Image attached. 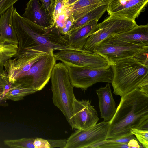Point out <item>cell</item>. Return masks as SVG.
Returning a JSON list of instances; mask_svg holds the SVG:
<instances>
[{"label": "cell", "mask_w": 148, "mask_h": 148, "mask_svg": "<svg viewBox=\"0 0 148 148\" xmlns=\"http://www.w3.org/2000/svg\"><path fill=\"white\" fill-rule=\"evenodd\" d=\"M57 60L65 64L94 69L106 68L110 66L107 60L101 55L83 49L59 51L54 53Z\"/></svg>", "instance_id": "cell-8"}, {"label": "cell", "mask_w": 148, "mask_h": 148, "mask_svg": "<svg viewBox=\"0 0 148 148\" xmlns=\"http://www.w3.org/2000/svg\"><path fill=\"white\" fill-rule=\"evenodd\" d=\"M127 143L128 148H140L141 147L136 139H131Z\"/></svg>", "instance_id": "cell-35"}, {"label": "cell", "mask_w": 148, "mask_h": 148, "mask_svg": "<svg viewBox=\"0 0 148 148\" xmlns=\"http://www.w3.org/2000/svg\"><path fill=\"white\" fill-rule=\"evenodd\" d=\"M65 65L73 87L86 90L98 82H112L113 73L111 66L106 68L94 69Z\"/></svg>", "instance_id": "cell-7"}, {"label": "cell", "mask_w": 148, "mask_h": 148, "mask_svg": "<svg viewBox=\"0 0 148 148\" xmlns=\"http://www.w3.org/2000/svg\"><path fill=\"white\" fill-rule=\"evenodd\" d=\"M18 0H0V16Z\"/></svg>", "instance_id": "cell-31"}, {"label": "cell", "mask_w": 148, "mask_h": 148, "mask_svg": "<svg viewBox=\"0 0 148 148\" xmlns=\"http://www.w3.org/2000/svg\"><path fill=\"white\" fill-rule=\"evenodd\" d=\"M66 0V1H67L68 0Z\"/></svg>", "instance_id": "cell-37"}, {"label": "cell", "mask_w": 148, "mask_h": 148, "mask_svg": "<svg viewBox=\"0 0 148 148\" xmlns=\"http://www.w3.org/2000/svg\"><path fill=\"white\" fill-rule=\"evenodd\" d=\"M34 144L35 148H50L48 140L41 138H35Z\"/></svg>", "instance_id": "cell-33"}, {"label": "cell", "mask_w": 148, "mask_h": 148, "mask_svg": "<svg viewBox=\"0 0 148 148\" xmlns=\"http://www.w3.org/2000/svg\"><path fill=\"white\" fill-rule=\"evenodd\" d=\"M35 138H23L16 139H6L5 145L10 148H35L34 144Z\"/></svg>", "instance_id": "cell-24"}, {"label": "cell", "mask_w": 148, "mask_h": 148, "mask_svg": "<svg viewBox=\"0 0 148 148\" xmlns=\"http://www.w3.org/2000/svg\"><path fill=\"white\" fill-rule=\"evenodd\" d=\"M36 92L32 86L30 77L25 76L18 78L11 83L5 97L7 100L17 101L23 100L25 96Z\"/></svg>", "instance_id": "cell-16"}, {"label": "cell", "mask_w": 148, "mask_h": 148, "mask_svg": "<svg viewBox=\"0 0 148 148\" xmlns=\"http://www.w3.org/2000/svg\"><path fill=\"white\" fill-rule=\"evenodd\" d=\"M148 95L138 88L121 97L109 121L106 139L128 136L132 128L148 130Z\"/></svg>", "instance_id": "cell-2"}, {"label": "cell", "mask_w": 148, "mask_h": 148, "mask_svg": "<svg viewBox=\"0 0 148 148\" xmlns=\"http://www.w3.org/2000/svg\"><path fill=\"white\" fill-rule=\"evenodd\" d=\"M128 148L127 143L109 142L99 145L97 148Z\"/></svg>", "instance_id": "cell-30"}, {"label": "cell", "mask_w": 148, "mask_h": 148, "mask_svg": "<svg viewBox=\"0 0 148 148\" xmlns=\"http://www.w3.org/2000/svg\"><path fill=\"white\" fill-rule=\"evenodd\" d=\"M109 122L103 121L85 130H77L66 140L65 148H88L106 139Z\"/></svg>", "instance_id": "cell-9"}, {"label": "cell", "mask_w": 148, "mask_h": 148, "mask_svg": "<svg viewBox=\"0 0 148 148\" xmlns=\"http://www.w3.org/2000/svg\"><path fill=\"white\" fill-rule=\"evenodd\" d=\"M72 112L74 129H88L96 125L99 120L96 110L88 100H79L75 98Z\"/></svg>", "instance_id": "cell-12"}, {"label": "cell", "mask_w": 148, "mask_h": 148, "mask_svg": "<svg viewBox=\"0 0 148 148\" xmlns=\"http://www.w3.org/2000/svg\"><path fill=\"white\" fill-rule=\"evenodd\" d=\"M130 132L131 134L136 136V139L141 144L143 147L148 148V130L132 128Z\"/></svg>", "instance_id": "cell-25"}, {"label": "cell", "mask_w": 148, "mask_h": 148, "mask_svg": "<svg viewBox=\"0 0 148 148\" xmlns=\"http://www.w3.org/2000/svg\"><path fill=\"white\" fill-rule=\"evenodd\" d=\"M12 6L0 16V40L18 45V41L12 25Z\"/></svg>", "instance_id": "cell-19"}, {"label": "cell", "mask_w": 148, "mask_h": 148, "mask_svg": "<svg viewBox=\"0 0 148 148\" xmlns=\"http://www.w3.org/2000/svg\"><path fill=\"white\" fill-rule=\"evenodd\" d=\"M66 139H48L50 148L59 147L65 148L66 143Z\"/></svg>", "instance_id": "cell-32"}, {"label": "cell", "mask_w": 148, "mask_h": 148, "mask_svg": "<svg viewBox=\"0 0 148 148\" xmlns=\"http://www.w3.org/2000/svg\"><path fill=\"white\" fill-rule=\"evenodd\" d=\"M56 61L53 51L51 50L40 58L27 71L21 75L19 77L29 76L31 78L33 88L36 91L41 90L51 79Z\"/></svg>", "instance_id": "cell-10"}, {"label": "cell", "mask_w": 148, "mask_h": 148, "mask_svg": "<svg viewBox=\"0 0 148 148\" xmlns=\"http://www.w3.org/2000/svg\"><path fill=\"white\" fill-rule=\"evenodd\" d=\"M148 51L143 53L135 57L140 62L148 66Z\"/></svg>", "instance_id": "cell-34"}, {"label": "cell", "mask_w": 148, "mask_h": 148, "mask_svg": "<svg viewBox=\"0 0 148 148\" xmlns=\"http://www.w3.org/2000/svg\"><path fill=\"white\" fill-rule=\"evenodd\" d=\"M66 1V0H56L52 18L54 23L60 11L65 7Z\"/></svg>", "instance_id": "cell-29"}, {"label": "cell", "mask_w": 148, "mask_h": 148, "mask_svg": "<svg viewBox=\"0 0 148 148\" xmlns=\"http://www.w3.org/2000/svg\"><path fill=\"white\" fill-rule=\"evenodd\" d=\"M98 21H92L72 32L67 36L69 45L75 49H83L88 38L95 31Z\"/></svg>", "instance_id": "cell-17"}, {"label": "cell", "mask_w": 148, "mask_h": 148, "mask_svg": "<svg viewBox=\"0 0 148 148\" xmlns=\"http://www.w3.org/2000/svg\"><path fill=\"white\" fill-rule=\"evenodd\" d=\"M108 5L107 4L99 6L77 19L74 22L71 32L92 21H98L106 11Z\"/></svg>", "instance_id": "cell-21"}, {"label": "cell", "mask_w": 148, "mask_h": 148, "mask_svg": "<svg viewBox=\"0 0 148 148\" xmlns=\"http://www.w3.org/2000/svg\"><path fill=\"white\" fill-rule=\"evenodd\" d=\"M51 79L53 103L62 113L72 129H74L72 107L76 98L65 64L62 62L55 64Z\"/></svg>", "instance_id": "cell-4"}, {"label": "cell", "mask_w": 148, "mask_h": 148, "mask_svg": "<svg viewBox=\"0 0 148 148\" xmlns=\"http://www.w3.org/2000/svg\"><path fill=\"white\" fill-rule=\"evenodd\" d=\"M78 0H68L66 2L65 7H68L73 4Z\"/></svg>", "instance_id": "cell-36"}, {"label": "cell", "mask_w": 148, "mask_h": 148, "mask_svg": "<svg viewBox=\"0 0 148 148\" xmlns=\"http://www.w3.org/2000/svg\"><path fill=\"white\" fill-rule=\"evenodd\" d=\"M3 64H0V106L5 107L8 105L5 98V95L11 85L7 72Z\"/></svg>", "instance_id": "cell-23"}, {"label": "cell", "mask_w": 148, "mask_h": 148, "mask_svg": "<svg viewBox=\"0 0 148 148\" xmlns=\"http://www.w3.org/2000/svg\"><path fill=\"white\" fill-rule=\"evenodd\" d=\"M18 49V44L0 40V64L4 65L7 60L14 57L17 53Z\"/></svg>", "instance_id": "cell-22"}, {"label": "cell", "mask_w": 148, "mask_h": 148, "mask_svg": "<svg viewBox=\"0 0 148 148\" xmlns=\"http://www.w3.org/2000/svg\"><path fill=\"white\" fill-rule=\"evenodd\" d=\"M115 36L122 40L131 43L148 47V24L137 25L130 30Z\"/></svg>", "instance_id": "cell-18"}, {"label": "cell", "mask_w": 148, "mask_h": 148, "mask_svg": "<svg viewBox=\"0 0 148 148\" xmlns=\"http://www.w3.org/2000/svg\"><path fill=\"white\" fill-rule=\"evenodd\" d=\"M137 25L135 21L109 15L102 22L98 23L83 49L92 51L95 47L105 39L128 31Z\"/></svg>", "instance_id": "cell-6"}, {"label": "cell", "mask_w": 148, "mask_h": 148, "mask_svg": "<svg viewBox=\"0 0 148 148\" xmlns=\"http://www.w3.org/2000/svg\"><path fill=\"white\" fill-rule=\"evenodd\" d=\"M148 0H111L106 11L109 15L135 21L144 11Z\"/></svg>", "instance_id": "cell-13"}, {"label": "cell", "mask_w": 148, "mask_h": 148, "mask_svg": "<svg viewBox=\"0 0 148 148\" xmlns=\"http://www.w3.org/2000/svg\"><path fill=\"white\" fill-rule=\"evenodd\" d=\"M111 0H78L68 7L75 21L92 10L101 5L108 4Z\"/></svg>", "instance_id": "cell-20"}, {"label": "cell", "mask_w": 148, "mask_h": 148, "mask_svg": "<svg viewBox=\"0 0 148 148\" xmlns=\"http://www.w3.org/2000/svg\"><path fill=\"white\" fill-rule=\"evenodd\" d=\"M40 0L46 11L51 16L53 22L52 18L56 0Z\"/></svg>", "instance_id": "cell-28"}, {"label": "cell", "mask_w": 148, "mask_h": 148, "mask_svg": "<svg viewBox=\"0 0 148 148\" xmlns=\"http://www.w3.org/2000/svg\"><path fill=\"white\" fill-rule=\"evenodd\" d=\"M92 51L102 56L110 65L119 60L135 57L148 51V47L124 41L114 35L101 42L95 47Z\"/></svg>", "instance_id": "cell-5"}, {"label": "cell", "mask_w": 148, "mask_h": 148, "mask_svg": "<svg viewBox=\"0 0 148 148\" xmlns=\"http://www.w3.org/2000/svg\"><path fill=\"white\" fill-rule=\"evenodd\" d=\"M46 53L28 49L18 51L14 58L7 60L3 65L10 82L11 83L14 82Z\"/></svg>", "instance_id": "cell-11"}, {"label": "cell", "mask_w": 148, "mask_h": 148, "mask_svg": "<svg viewBox=\"0 0 148 148\" xmlns=\"http://www.w3.org/2000/svg\"><path fill=\"white\" fill-rule=\"evenodd\" d=\"M12 25L18 41V51L28 49L47 53L51 50H79L71 47L67 36L62 35L55 25L40 26L21 16L14 8Z\"/></svg>", "instance_id": "cell-1"}, {"label": "cell", "mask_w": 148, "mask_h": 148, "mask_svg": "<svg viewBox=\"0 0 148 148\" xmlns=\"http://www.w3.org/2000/svg\"><path fill=\"white\" fill-rule=\"evenodd\" d=\"M40 1L29 0L22 16L40 26L48 28L53 27L54 23Z\"/></svg>", "instance_id": "cell-14"}, {"label": "cell", "mask_w": 148, "mask_h": 148, "mask_svg": "<svg viewBox=\"0 0 148 148\" xmlns=\"http://www.w3.org/2000/svg\"><path fill=\"white\" fill-rule=\"evenodd\" d=\"M68 8L67 16L64 27L60 31L62 35L66 36L71 33L72 27L75 21L72 12Z\"/></svg>", "instance_id": "cell-26"}, {"label": "cell", "mask_w": 148, "mask_h": 148, "mask_svg": "<svg viewBox=\"0 0 148 148\" xmlns=\"http://www.w3.org/2000/svg\"><path fill=\"white\" fill-rule=\"evenodd\" d=\"M113 93L121 97L148 84V66L135 58L122 59L110 65Z\"/></svg>", "instance_id": "cell-3"}, {"label": "cell", "mask_w": 148, "mask_h": 148, "mask_svg": "<svg viewBox=\"0 0 148 148\" xmlns=\"http://www.w3.org/2000/svg\"><path fill=\"white\" fill-rule=\"evenodd\" d=\"M69 8L64 7L60 12L55 21L54 25L60 32L64 27L66 18Z\"/></svg>", "instance_id": "cell-27"}, {"label": "cell", "mask_w": 148, "mask_h": 148, "mask_svg": "<svg viewBox=\"0 0 148 148\" xmlns=\"http://www.w3.org/2000/svg\"><path fill=\"white\" fill-rule=\"evenodd\" d=\"M96 92L98 98L101 117L104 121L109 122L113 117L116 110L110 83H107L105 86L97 89Z\"/></svg>", "instance_id": "cell-15"}]
</instances>
